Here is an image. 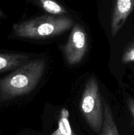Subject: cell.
<instances>
[{"label": "cell", "mask_w": 134, "mask_h": 135, "mask_svg": "<svg viewBox=\"0 0 134 135\" xmlns=\"http://www.w3.org/2000/svg\"><path fill=\"white\" fill-rule=\"evenodd\" d=\"M45 65L44 59H34L0 79V100H11L32 92L42 79Z\"/></svg>", "instance_id": "1"}, {"label": "cell", "mask_w": 134, "mask_h": 135, "mask_svg": "<svg viewBox=\"0 0 134 135\" xmlns=\"http://www.w3.org/2000/svg\"><path fill=\"white\" fill-rule=\"evenodd\" d=\"M73 25L74 21L68 17L44 15L14 24L13 32L18 38L42 39L56 36Z\"/></svg>", "instance_id": "2"}, {"label": "cell", "mask_w": 134, "mask_h": 135, "mask_svg": "<svg viewBox=\"0 0 134 135\" xmlns=\"http://www.w3.org/2000/svg\"><path fill=\"white\" fill-rule=\"evenodd\" d=\"M80 109L89 127L95 133H101L103 123V108L99 86L95 76H91L85 84L80 101Z\"/></svg>", "instance_id": "3"}, {"label": "cell", "mask_w": 134, "mask_h": 135, "mask_svg": "<svg viewBox=\"0 0 134 135\" xmlns=\"http://www.w3.org/2000/svg\"><path fill=\"white\" fill-rule=\"evenodd\" d=\"M87 35L80 25L72 27L68 39L63 46V52L66 61L70 65L80 63L85 56L88 48Z\"/></svg>", "instance_id": "4"}, {"label": "cell", "mask_w": 134, "mask_h": 135, "mask_svg": "<svg viewBox=\"0 0 134 135\" xmlns=\"http://www.w3.org/2000/svg\"><path fill=\"white\" fill-rule=\"evenodd\" d=\"M134 8V0H114L111 19L112 36H116Z\"/></svg>", "instance_id": "5"}, {"label": "cell", "mask_w": 134, "mask_h": 135, "mask_svg": "<svg viewBox=\"0 0 134 135\" xmlns=\"http://www.w3.org/2000/svg\"><path fill=\"white\" fill-rule=\"evenodd\" d=\"M28 59L29 56L23 54H0V73L18 68Z\"/></svg>", "instance_id": "6"}, {"label": "cell", "mask_w": 134, "mask_h": 135, "mask_svg": "<svg viewBox=\"0 0 134 135\" xmlns=\"http://www.w3.org/2000/svg\"><path fill=\"white\" fill-rule=\"evenodd\" d=\"M99 135H120L111 109L105 103L103 108V123Z\"/></svg>", "instance_id": "7"}, {"label": "cell", "mask_w": 134, "mask_h": 135, "mask_svg": "<svg viewBox=\"0 0 134 135\" xmlns=\"http://www.w3.org/2000/svg\"><path fill=\"white\" fill-rule=\"evenodd\" d=\"M41 6L46 12L52 15L62 16L66 14L67 11L63 6L55 0H38Z\"/></svg>", "instance_id": "8"}, {"label": "cell", "mask_w": 134, "mask_h": 135, "mask_svg": "<svg viewBox=\"0 0 134 135\" xmlns=\"http://www.w3.org/2000/svg\"><path fill=\"white\" fill-rule=\"evenodd\" d=\"M68 118L69 112L66 109L63 108L60 111L59 115L58 129L63 135H75L71 129Z\"/></svg>", "instance_id": "9"}, {"label": "cell", "mask_w": 134, "mask_h": 135, "mask_svg": "<svg viewBox=\"0 0 134 135\" xmlns=\"http://www.w3.org/2000/svg\"><path fill=\"white\" fill-rule=\"evenodd\" d=\"M122 62L123 64L134 62V40L125 49L122 56Z\"/></svg>", "instance_id": "10"}, {"label": "cell", "mask_w": 134, "mask_h": 135, "mask_svg": "<svg viewBox=\"0 0 134 135\" xmlns=\"http://www.w3.org/2000/svg\"><path fill=\"white\" fill-rule=\"evenodd\" d=\"M127 104L130 113H131L133 119L134 120V100L131 98H129L127 100Z\"/></svg>", "instance_id": "11"}, {"label": "cell", "mask_w": 134, "mask_h": 135, "mask_svg": "<svg viewBox=\"0 0 134 135\" xmlns=\"http://www.w3.org/2000/svg\"><path fill=\"white\" fill-rule=\"evenodd\" d=\"M51 135H63L61 134V133H60V131H59V129H56V130H55V131L53 132V133H52Z\"/></svg>", "instance_id": "12"}, {"label": "cell", "mask_w": 134, "mask_h": 135, "mask_svg": "<svg viewBox=\"0 0 134 135\" xmlns=\"http://www.w3.org/2000/svg\"><path fill=\"white\" fill-rule=\"evenodd\" d=\"M4 16H5V15H4V13H3L2 11L0 9V18H2V17H3Z\"/></svg>", "instance_id": "13"}]
</instances>
